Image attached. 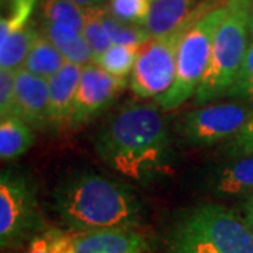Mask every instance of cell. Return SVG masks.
I'll return each mask as SVG.
<instances>
[{
	"mask_svg": "<svg viewBox=\"0 0 253 253\" xmlns=\"http://www.w3.org/2000/svg\"><path fill=\"white\" fill-rule=\"evenodd\" d=\"M211 191L218 197L253 196V155L241 156L215 170Z\"/></svg>",
	"mask_w": 253,
	"mask_h": 253,
	"instance_id": "cell-14",
	"label": "cell"
},
{
	"mask_svg": "<svg viewBox=\"0 0 253 253\" xmlns=\"http://www.w3.org/2000/svg\"><path fill=\"white\" fill-rule=\"evenodd\" d=\"M149 1H155V0H149Z\"/></svg>",
	"mask_w": 253,
	"mask_h": 253,
	"instance_id": "cell-32",
	"label": "cell"
},
{
	"mask_svg": "<svg viewBox=\"0 0 253 253\" xmlns=\"http://www.w3.org/2000/svg\"><path fill=\"white\" fill-rule=\"evenodd\" d=\"M226 11L225 6L190 24L179 45L176 75L172 86L161 97L155 99L161 109H177L196 94L211 59L214 37Z\"/></svg>",
	"mask_w": 253,
	"mask_h": 253,
	"instance_id": "cell-5",
	"label": "cell"
},
{
	"mask_svg": "<svg viewBox=\"0 0 253 253\" xmlns=\"http://www.w3.org/2000/svg\"><path fill=\"white\" fill-rule=\"evenodd\" d=\"M94 151L110 169L136 183L163 177L172 163L170 134L155 104H132L100 128Z\"/></svg>",
	"mask_w": 253,
	"mask_h": 253,
	"instance_id": "cell-1",
	"label": "cell"
},
{
	"mask_svg": "<svg viewBox=\"0 0 253 253\" xmlns=\"http://www.w3.org/2000/svg\"><path fill=\"white\" fill-rule=\"evenodd\" d=\"M54 208L71 232L139 225V199L121 181L94 172H78L54 191Z\"/></svg>",
	"mask_w": 253,
	"mask_h": 253,
	"instance_id": "cell-2",
	"label": "cell"
},
{
	"mask_svg": "<svg viewBox=\"0 0 253 253\" xmlns=\"http://www.w3.org/2000/svg\"><path fill=\"white\" fill-rule=\"evenodd\" d=\"M16 72L0 69V118L17 116Z\"/></svg>",
	"mask_w": 253,
	"mask_h": 253,
	"instance_id": "cell-26",
	"label": "cell"
},
{
	"mask_svg": "<svg viewBox=\"0 0 253 253\" xmlns=\"http://www.w3.org/2000/svg\"><path fill=\"white\" fill-rule=\"evenodd\" d=\"M226 97L253 101V42L249 44L242 66L226 93Z\"/></svg>",
	"mask_w": 253,
	"mask_h": 253,
	"instance_id": "cell-24",
	"label": "cell"
},
{
	"mask_svg": "<svg viewBox=\"0 0 253 253\" xmlns=\"http://www.w3.org/2000/svg\"><path fill=\"white\" fill-rule=\"evenodd\" d=\"M251 33H253V0H251Z\"/></svg>",
	"mask_w": 253,
	"mask_h": 253,
	"instance_id": "cell-31",
	"label": "cell"
},
{
	"mask_svg": "<svg viewBox=\"0 0 253 253\" xmlns=\"http://www.w3.org/2000/svg\"><path fill=\"white\" fill-rule=\"evenodd\" d=\"M65 63L66 59L59 49L42 33H40L23 68L33 75L49 81L62 69Z\"/></svg>",
	"mask_w": 253,
	"mask_h": 253,
	"instance_id": "cell-18",
	"label": "cell"
},
{
	"mask_svg": "<svg viewBox=\"0 0 253 253\" xmlns=\"http://www.w3.org/2000/svg\"><path fill=\"white\" fill-rule=\"evenodd\" d=\"M139 46L128 45H111L99 56L93 59V63L100 66L103 71L109 72L117 78H126L132 73L138 58Z\"/></svg>",
	"mask_w": 253,
	"mask_h": 253,
	"instance_id": "cell-20",
	"label": "cell"
},
{
	"mask_svg": "<svg viewBox=\"0 0 253 253\" xmlns=\"http://www.w3.org/2000/svg\"><path fill=\"white\" fill-rule=\"evenodd\" d=\"M83 37L90 46L93 59L103 52H106L113 45L109 36L101 23V7H91L86 9V20L83 27ZM93 62V61H91Z\"/></svg>",
	"mask_w": 253,
	"mask_h": 253,
	"instance_id": "cell-22",
	"label": "cell"
},
{
	"mask_svg": "<svg viewBox=\"0 0 253 253\" xmlns=\"http://www.w3.org/2000/svg\"><path fill=\"white\" fill-rule=\"evenodd\" d=\"M229 154L232 156L253 155V113L245 124L244 128L229 142Z\"/></svg>",
	"mask_w": 253,
	"mask_h": 253,
	"instance_id": "cell-27",
	"label": "cell"
},
{
	"mask_svg": "<svg viewBox=\"0 0 253 253\" xmlns=\"http://www.w3.org/2000/svg\"><path fill=\"white\" fill-rule=\"evenodd\" d=\"M252 36H253V33H252Z\"/></svg>",
	"mask_w": 253,
	"mask_h": 253,
	"instance_id": "cell-33",
	"label": "cell"
},
{
	"mask_svg": "<svg viewBox=\"0 0 253 253\" xmlns=\"http://www.w3.org/2000/svg\"><path fill=\"white\" fill-rule=\"evenodd\" d=\"M34 129L17 116L1 118L0 121V158L1 161H16L34 145Z\"/></svg>",
	"mask_w": 253,
	"mask_h": 253,
	"instance_id": "cell-16",
	"label": "cell"
},
{
	"mask_svg": "<svg viewBox=\"0 0 253 253\" xmlns=\"http://www.w3.org/2000/svg\"><path fill=\"white\" fill-rule=\"evenodd\" d=\"M17 117L33 129L49 126V87L48 81L21 68L16 72Z\"/></svg>",
	"mask_w": 253,
	"mask_h": 253,
	"instance_id": "cell-10",
	"label": "cell"
},
{
	"mask_svg": "<svg viewBox=\"0 0 253 253\" xmlns=\"http://www.w3.org/2000/svg\"><path fill=\"white\" fill-rule=\"evenodd\" d=\"M37 0H9V13L0 20V37L9 36L30 23Z\"/></svg>",
	"mask_w": 253,
	"mask_h": 253,
	"instance_id": "cell-23",
	"label": "cell"
},
{
	"mask_svg": "<svg viewBox=\"0 0 253 253\" xmlns=\"http://www.w3.org/2000/svg\"><path fill=\"white\" fill-rule=\"evenodd\" d=\"M196 0H155L142 27L151 37H163L191 24L190 17L196 9Z\"/></svg>",
	"mask_w": 253,
	"mask_h": 253,
	"instance_id": "cell-13",
	"label": "cell"
},
{
	"mask_svg": "<svg viewBox=\"0 0 253 253\" xmlns=\"http://www.w3.org/2000/svg\"><path fill=\"white\" fill-rule=\"evenodd\" d=\"M71 1L79 4L83 9H91V7H99L103 0H71Z\"/></svg>",
	"mask_w": 253,
	"mask_h": 253,
	"instance_id": "cell-30",
	"label": "cell"
},
{
	"mask_svg": "<svg viewBox=\"0 0 253 253\" xmlns=\"http://www.w3.org/2000/svg\"><path fill=\"white\" fill-rule=\"evenodd\" d=\"M241 103H217L189 113L181 121V135L191 145H212L235 136L251 117Z\"/></svg>",
	"mask_w": 253,
	"mask_h": 253,
	"instance_id": "cell-8",
	"label": "cell"
},
{
	"mask_svg": "<svg viewBox=\"0 0 253 253\" xmlns=\"http://www.w3.org/2000/svg\"><path fill=\"white\" fill-rule=\"evenodd\" d=\"M38 34L34 24L28 23L9 36L0 37V69H21Z\"/></svg>",
	"mask_w": 253,
	"mask_h": 253,
	"instance_id": "cell-17",
	"label": "cell"
},
{
	"mask_svg": "<svg viewBox=\"0 0 253 253\" xmlns=\"http://www.w3.org/2000/svg\"><path fill=\"white\" fill-rule=\"evenodd\" d=\"M101 23L113 45L141 46L152 37L142 26L131 24L116 18L109 9L101 7Z\"/></svg>",
	"mask_w": 253,
	"mask_h": 253,
	"instance_id": "cell-19",
	"label": "cell"
},
{
	"mask_svg": "<svg viewBox=\"0 0 253 253\" xmlns=\"http://www.w3.org/2000/svg\"><path fill=\"white\" fill-rule=\"evenodd\" d=\"M76 253H144L146 241L134 228L75 232Z\"/></svg>",
	"mask_w": 253,
	"mask_h": 253,
	"instance_id": "cell-11",
	"label": "cell"
},
{
	"mask_svg": "<svg viewBox=\"0 0 253 253\" xmlns=\"http://www.w3.org/2000/svg\"><path fill=\"white\" fill-rule=\"evenodd\" d=\"M23 253H49L48 251V236L46 232L38 234L27 244V248Z\"/></svg>",
	"mask_w": 253,
	"mask_h": 253,
	"instance_id": "cell-28",
	"label": "cell"
},
{
	"mask_svg": "<svg viewBox=\"0 0 253 253\" xmlns=\"http://www.w3.org/2000/svg\"><path fill=\"white\" fill-rule=\"evenodd\" d=\"M226 9V16L214 37L207 71L194 94L197 106L225 97L249 48L251 0H229Z\"/></svg>",
	"mask_w": 253,
	"mask_h": 253,
	"instance_id": "cell-4",
	"label": "cell"
},
{
	"mask_svg": "<svg viewBox=\"0 0 253 253\" xmlns=\"http://www.w3.org/2000/svg\"><path fill=\"white\" fill-rule=\"evenodd\" d=\"M42 218L37 204V190L28 174L3 170L0 174V245L17 248L40 234Z\"/></svg>",
	"mask_w": 253,
	"mask_h": 253,
	"instance_id": "cell-6",
	"label": "cell"
},
{
	"mask_svg": "<svg viewBox=\"0 0 253 253\" xmlns=\"http://www.w3.org/2000/svg\"><path fill=\"white\" fill-rule=\"evenodd\" d=\"M242 212H244V218L246 221L248 226L251 228L253 234V196L246 197V200L242 204Z\"/></svg>",
	"mask_w": 253,
	"mask_h": 253,
	"instance_id": "cell-29",
	"label": "cell"
},
{
	"mask_svg": "<svg viewBox=\"0 0 253 253\" xmlns=\"http://www.w3.org/2000/svg\"><path fill=\"white\" fill-rule=\"evenodd\" d=\"M42 34L59 49L68 62L84 66L93 61L90 46L81 31L65 24L44 21Z\"/></svg>",
	"mask_w": 253,
	"mask_h": 253,
	"instance_id": "cell-15",
	"label": "cell"
},
{
	"mask_svg": "<svg viewBox=\"0 0 253 253\" xmlns=\"http://www.w3.org/2000/svg\"><path fill=\"white\" fill-rule=\"evenodd\" d=\"M169 253H253V234L244 217L219 204L187 210L168 236Z\"/></svg>",
	"mask_w": 253,
	"mask_h": 253,
	"instance_id": "cell-3",
	"label": "cell"
},
{
	"mask_svg": "<svg viewBox=\"0 0 253 253\" xmlns=\"http://www.w3.org/2000/svg\"><path fill=\"white\" fill-rule=\"evenodd\" d=\"M83 66L68 62L48 81L49 87V128L68 126Z\"/></svg>",
	"mask_w": 253,
	"mask_h": 253,
	"instance_id": "cell-12",
	"label": "cell"
},
{
	"mask_svg": "<svg viewBox=\"0 0 253 253\" xmlns=\"http://www.w3.org/2000/svg\"><path fill=\"white\" fill-rule=\"evenodd\" d=\"M126 78L113 76L93 62L84 65L68 128L75 129L89 124L93 118L109 107L118 93L126 89Z\"/></svg>",
	"mask_w": 253,
	"mask_h": 253,
	"instance_id": "cell-9",
	"label": "cell"
},
{
	"mask_svg": "<svg viewBox=\"0 0 253 253\" xmlns=\"http://www.w3.org/2000/svg\"><path fill=\"white\" fill-rule=\"evenodd\" d=\"M189 26L168 36L152 37L139 46L129 79L131 90L139 99H158L170 89L176 75L179 45Z\"/></svg>",
	"mask_w": 253,
	"mask_h": 253,
	"instance_id": "cell-7",
	"label": "cell"
},
{
	"mask_svg": "<svg viewBox=\"0 0 253 253\" xmlns=\"http://www.w3.org/2000/svg\"><path fill=\"white\" fill-rule=\"evenodd\" d=\"M149 7V0H111L109 11L121 21L142 26Z\"/></svg>",
	"mask_w": 253,
	"mask_h": 253,
	"instance_id": "cell-25",
	"label": "cell"
},
{
	"mask_svg": "<svg viewBox=\"0 0 253 253\" xmlns=\"http://www.w3.org/2000/svg\"><path fill=\"white\" fill-rule=\"evenodd\" d=\"M44 21L65 24L83 33L84 20H86V9L71 0H44Z\"/></svg>",
	"mask_w": 253,
	"mask_h": 253,
	"instance_id": "cell-21",
	"label": "cell"
}]
</instances>
